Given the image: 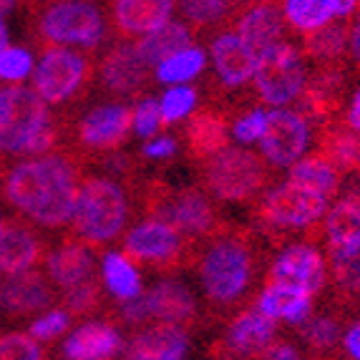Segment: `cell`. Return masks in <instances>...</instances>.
Masks as SVG:
<instances>
[{
    "instance_id": "6da1fadb",
    "label": "cell",
    "mask_w": 360,
    "mask_h": 360,
    "mask_svg": "<svg viewBox=\"0 0 360 360\" xmlns=\"http://www.w3.org/2000/svg\"><path fill=\"white\" fill-rule=\"evenodd\" d=\"M189 270L197 272L207 307L217 318H232L262 288V247L250 227L219 224L210 237L197 242Z\"/></svg>"
},
{
    "instance_id": "7a4b0ae2",
    "label": "cell",
    "mask_w": 360,
    "mask_h": 360,
    "mask_svg": "<svg viewBox=\"0 0 360 360\" xmlns=\"http://www.w3.org/2000/svg\"><path fill=\"white\" fill-rule=\"evenodd\" d=\"M81 176V162L66 149L23 156L3 176V197L28 222L43 229H60L71 224Z\"/></svg>"
},
{
    "instance_id": "3957f363",
    "label": "cell",
    "mask_w": 360,
    "mask_h": 360,
    "mask_svg": "<svg viewBox=\"0 0 360 360\" xmlns=\"http://www.w3.org/2000/svg\"><path fill=\"white\" fill-rule=\"evenodd\" d=\"M66 121L25 86L0 89V151L13 156H41L63 149Z\"/></svg>"
},
{
    "instance_id": "277c9868",
    "label": "cell",
    "mask_w": 360,
    "mask_h": 360,
    "mask_svg": "<svg viewBox=\"0 0 360 360\" xmlns=\"http://www.w3.org/2000/svg\"><path fill=\"white\" fill-rule=\"evenodd\" d=\"M25 6L30 11V33L38 51L68 46L96 53L114 36L108 13L98 0H33Z\"/></svg>"
},
{
    "instance_id": "5b68a950",
    "label": "cell",
    "mask_w": 360,
    "mask_h": 360,
    "mask_svg": "<svg viewBox=\"0 0 360 360\" xmlns=\"http://www.w3.org/2000/svg\"><path fill=\"white\" fill-rule=\"evenodd\" d=\"M131 214L134 205L124 181L108 174H84L68 234L101 252L124 237Z\"/></svg>"
},
{
    "instance_id": "8992f818",
    "label": "cell",
    "mask_w": 360,
    "mask_h": 360,
    "mask_svg": "<svg viewBox=\"0 0 360 360\" xmlns=\"http://www.w3.org/2000/svg\"><path fill=\"white\" fill-rule=\"evenodd\" d=\"M129 189H136L141 214L172 224L186 240L202 242L222 224L214 199L205 186H172L149 179L136 181Z\"/></svg>"
},
{
    "instance_id": "52a82bcc",
    "label": "cell",
    "mask_w": 360,
    "mask_h": 360,
    "mask_svg": "<svg viewBox=\"0 0 360 360\" xmlns=\"http://www.w3.org/2000/svg\"><path fill=\"white\" fill-rule=\"evenodd\" d=\"M330 210V199L320 192L297 184L288 176L280 184H270L252 202V219L259 232L272 242H280L290 234L315 232Z\"/></svg>"
},
{
    "instance_id": "ba28073f",
    "label": "cell",
    "mask_w": 360,
    "mask_h": 360,
    "mask_svg": "<svg viewBox=\"0 0 360 360\" xmlns=\"http://www.w3.org/2000/svg\"><path fill=\"white\" fill-rule=\"evenodd\" d=\"M66 121V119H63ZM134 131V108L124 98L101 101L86 108L84 114L66 121L63 149L78 162H103L106 156L121 151Z\"/></svg>"
},
{
    "instance_id": "9c48e42d",
    "label": "cell",
    "mask_w": 360,
    "mask_h": 360,
    "mask_svg": "<svg viewBox=\"0 0 360 360\" xmlns=\"http://www.w3.org/2000/svg\"><path fill=\"white\" fill-rule=\"evenodd\" d=\"M202 186L219 202L227 205H252L255 199L272 184L275 169L264 156L242 146H227L207 162L197 164Z\"/></svg>"
},
{
    "instance_id": "30bf717a",
    "label": "cell",
    "mask_w": 360,
    "mask_h": 360,
    "mask_svg": "<svg viewBox=\"0 0 360 360\" xmlns=\"http://www.w3.org/2000/svg\"><path fill=\"white\" fill-rule=\"evenodd\" d=\"M96 81V53L68 46L41 49V60L30 73V89L49 106L73 108L89 96Z\"/></svg>"
},
{
    "instance_id": "8fae6325",
    "label": "cell",
    "mask_w": 360,
    "mask_h": 360,
    "mask_svg": "<svg viewBox=\"0 0 360 360\" xmlns=\"http://www.w3.org/2000/svg\"><path fill=\"white\" fill-rule=\"evenodd\" d=\"M121 252L127 255L136 267L172 275L176 270H189L197 242L186 240L172 224L144 217L121 237Z\"/></svg>"
},
{
    "instance_id": "7c38bea8",
    "label": "cell",
    "mask_w": 360,
    "mask_h": 360,
    "mask_svg": "<svg viewBox=\"0 0 360 360\" xmlns=\"http://www.w3.org/2000/svg\"><path fill=\"white\" fill-rule=\"evenodd\" d=\"M307 81V58L295 43L280 41L259 53L252 76V91L262 103L288 106L297 101Z\"/></svg>"
},
{
    "instance_id": "4fadbf2b",
    "label": "cell",
    "mask_w": 360,
    "mask_h": 360,
    "mask_svg": "<svg viewBox=\"0 0 360 360\" xmlns=\"http://www.w3.org/2000/svg\"><path fill=\"white\" fill-rule=\"evenodd\" d=\"M96 81L103 94L114 98H139L154 84V68L141 58L136 43L116 38L111 46H103L96 58Z\"/></svg>"
},
{
    "instance_id": "5bb4252c",
    "label": "cell",
    "mask_w": 360,
    "mask_h": 360,
    "mask_svg": "<svg viewBox=\"0 0 360 360\" xmlns=\"http://www.w3.org/2000/svg\"><path fill=\"white\" fill-rule=\"evenodd\" d=\"M259 154L272 169H290L310 146V119L302 111L275 108L267 111L262 136L257 141Z\"/></svg>"
},
{
    "instance_id": "9a60e30c",
    "label": "cell",
    "mask_w": 360,
    "mask_h": 360,
    "mask_svg": "<svg viewBox=\"0 0 360 360\" xmlns=\"http://www.w3.org/2000/svg\"><path fill=\"white\" fill-rule=\"evenodd\" d=\"M60 302V290L51 283L46 270H25L15 275L0 272V312L8 318L20 320L41 315Z\"/></svg>"
},
{
    "instance_id": "2e32d148",
    "label": "cell",
    "mask_w": 360,
    "mask_h": 360,
    "mask_svg": "<svg viewBox=\"0 0 360 360\" xmlns=\"http://www.w3.org/2000/svg\"><path fill=\"white\" fill-rule=\"evenodd\" d=\"M277 338V320L259 310L255 302L234 312L222 340L212 345L214 358H262L264 348Z\"/></svg>"
},
{
    "instance_id": "e0dca14e",
    "label": "cell",
    "mask_w": 360,
    "mask_h": 360,
    "mask_svg": "<svg viewBox=\"0 0 360 360\" xmlns=\"http://www.w3.org/2000/svg\"><path fill=\"white\" fill-rule=\"evenodd\" d=\"M264 280L290 283L295 288L307 290L315 297L328 288L330 267H328V257L318 247H312L310 242H292V245H285L283 252L275 257Z\"/></svg>"
},
{
    "instance_id": "ac0fdd59",
    "label": "cell",
    "mask_w": 360,
    "mask_h": 360,
    "mask_svg": "<svg viewBox=\"0 0 360 360\" xmlns=\"http://www.w3.org/2000/svg\"><path fill=\"white\" fill-rule=\"evenodd\" d=\"M229 134H232V116L222 106L207 103L202 108H194L192 114L186 116L181 141H184L186 156L194 164H202L210 156L227 149Z\"/></svg>"
},
{
    "instance_id": "d6986e66",
    "label": "cell",
    "mask_w": 360,
    "mask_h": 360,
    "mask_svg": "<svg viewBox=\"0 0 360 360\" xmlns=\"http://www.w3.org/2000/svg\"><path fill=\"white\" fill-rule=\"evenodd\" d=\"M49 255V242L38 232V224L28 219H0V272L33 270Z\"/></svg>"
},
{
    "instance_id": "ffe728a7",
    "label": "cell",
    "mask_w": 360,
    "mask_h": 360,
    "mask_svg": "<svg viewBox=\"0 0 360 360\" xmlns=\"http://www.w3.org/2000/svg\"><path fill=\"white\" fill-rule=\"evenodd\" d=\"M174 0H108V25L114 38L139 41L174 15Z\"/></svg>"
},
{
    "instance_id": "44dd1931",
    "label": "cell",
    "mask_w": 360,
    "mask_h": 360,
    "mask_svg": "<svg viewBox=\"0 0 360 360\" xmlns=\"http://www.w3.org/2000/svg\"><path fill=\"white\" fill-rule=\"evenodd\" d=\"M232 25L257 56L272 49L275 43L285 41V30H288L280 0H250L240 6Z\"/></svg>"
},
{
    "instance_id": "7402d4cb",
    "label": "cell",
    "mask_w": 360,
    "mask_h": 360,
    "mask_svg": "<svg viewBox=\"0 0 360 360\" xmlns=\"http://www.w3.org/2000/svg\"><path fill=\"white\" fill-rule=\"evenodd\" d=\"M210 56L219 86L224 89H242L252 81L257 58L250 46L240 38L237 30H219L210 41Z\"/></svg>"
},
{
    "instance_id": "603a6c76",
    "label": "cell",
    "mask_w": 360,
    "mask_h": 360,
    "mask_svg": "<svg viewBox=\"0 0 360 360\" xmlns=\"http://www.w3.org/2000/svg\"><path fill=\"white\" fill-rule=\"evenodd\" d=\"M127 342L121 338L119 325L111 318L86 320L63 340L60 358L71 360H108L124 355Z\"/></svg>"
},
{
    "instance_id": "cb8c5ba5",
    "label": "cell",
    "mask_w": 360,
    "mask_h": 360,
    "mask_svg": "<svg viewBox=\"0 0 360 360\" xmlns=\"http://www.w3.org/2000/svg\"><path fill=\"white\" fill-rule=\"evenodd\" d=\"M96 247L86 245L73 234L58 242L53 250H49L43 259V270L51 277V283L63 292L73 285L84 283L89 277L96 275Z\"/></svg>"
},
{
    "instance_id": "d4e9b609",
    "label": "cell",
    "mask_w": 360,
    "mask_h": 360,
    "mask_svg": "<svg viewBox=\"0 0 360 360\" xmlns=\"http://www.w3.org/2000/svg\"><path fill=\"white\" fill-rule=\"evenodd\" d=\"M189 353V330L174 323L151 320L134 330L124 348V358L134 360H179Z\"/></svg>"
},
{
    "instance_id": "484cf974",
    "label": "cell",
    "mask_w": 360,
    "mask_h": 360,
    "mask_svg": "<svg viewBox=\"0 0 360 360\" xmlns=\"http://www.w3.org/2000/svg\"><path fill=\"white\" fill-rule=\"evenodd\" d=\"M146 302H149L151 320H164V323L181 325L186 330H194L199 323V307L194 300L192 290L179 280H159L151 290H146Z\"/></svg>"
},
{
    "instance_id": "4316f807",
    "label": "cell",
    "mask_w": 360,
    "mask_h": 360,
    "mask_svg": "<svg viewBox=\"0 0 360 360\" xmlns=\"http://www.w3.org/2000/svg\"><path fill=\"white\" fill-rule=\"evenodd\" d=\"M255 305L267 312L272 320L288 325H302L312 315V295L280 280H264L262 290L255 297Z\"/></svg>"
},
{
    "instance_id": "83f0119b",
    "label": "cell",
    "mask_w": 360,
    "mask_h": 360,
    "mask_svg": "<svg viewBox=\"0 0 360 360\" xmlns=\"http://www.w3.org/2000/svg\"><path fill=\"white\" fill-rule=\"evenodd\" d=\"M325 247L328 250H345L360 242V184L345 192L335 205L328 210L323 219Z\"/></svg>"
},
{
    "instance_id": "f1b7e54d",
    "label": "cell",
    "mask_w": 360,
    "mask_h": 360,
    "mask_svg": "<svg viewBox=\"0 0 360 360\" xmlns=\"http://www.w3.org/2000/svg\"><path fill=\"white\" fill-rule=\"evenodd\" d=\"M318 129L320 154L328 156L340 174L360 172V134L353 131L348 124H338V119L320 124Z\"/></svg>"
},
{
    "instance_id": "f546056e",
    "label": "cell",
    "mask_w": 360,
    "mask_h": 360,
    "mask_svg": "<svg viewBox=\"0 0 360 360\" xmlns=\"http://www.w3.org/2000/svg\"><path fill=\"white\" fill-rule=\"evenodd\" d=\"M350 20L348 15H338L330 23L320 25L302 36V53L312 63H340L348 53Z\"/></svg>"
},
{
    "instance_id": "4dcf8cb0",
    "label": "cell",
    "mask_w": 360,
    "mask_h": 360,
    "mask_svg": "<svg viewBox=\"0 0 360 360\" xmlns=\"http://www.w3.org/2000/svg\"><path fill=\"white\" fill-rule=\"evenodd\" d=\"M194 41H197L194 30L179 18V20H167L164 25H159L156 30H151V33H146V36H141L134 43H136L141 58H144L151 68H156L162 60H167L169 56L179 53L181 49L192 46Z\"/></svg>"
},
{
    "instance_id": "1f68e13d",
    "label": "cell",
    "mask_w": 360,
    "mask_h": 360,
    "mask_svg": "<svg viewBox=\"0 0 360 360\" xmlns=\"http://www.w3.org/2000/svg\"><path fill=\"white\" fill-rule=\"evenodd\" d=\"M290 179L297 181V184L307 186L312 192L325 194L328 199H333L340 192L342 174L333 167V162L320 151H312V154H302L297 162L290 167Z\"/></svg>"
},
{
    "instance_id": "d6a6232c",
    "label": "cell",
    "mask_w": 360,
    "mask_h": 360,
    "mask_svg": "<svg viewBox=\"0 0 360 360\" xmlns=\"http://www.w3.org/2000/svg\"><path fill=\"white\" fill-rule=\"evenodd\" d=\"M181 20L194 30V36L232 23L240 6L234 0H174Z\"/></svg>"
},
{
    "instance_id": "836d02e7",
    "label": "cell",
    "mask_w": 360,
    "mask_h": 360,
    "mask_svg": "<svg viewBox=\"0 0 360 360\" xmlns=\"http://www.w3.org/2000/svg\"><path fill=\"white\" fill-rule=\"evenodd\" d=\"M68 312H71L73 320H86V318H94V315H101V312H111V295L106 292L101 283V275H94L84 283L73 285V288L63 290L60 292V302Z\"/></svg>"
},
{
    "instance_id": "e575fe53",
    "label": "cell",
    "mask_w": 360,
    "mask_h": 360,
    "mask_svg": "<svg viewBox=\"0 0 360 360\" xmlns=\"http://www.w3.org/2000/svg\"><path fill=\"white\" fill-rule=\"evenodd\" d=\"M101 283L114 300H131L144 292L136 264L124 252H106L101 259Z\"/></svg>"
},
{
    "instance_id": "d590c367",
    "label": "cell",
    "mask_w": 360,
    "mask_h": 360,
    "mask_svg": "<svg viewBox=\"0 0 360 360\" xmlns=\"http://www.w3.org/2000/svg\"><path fill=\"white\" fill-rule=\"evenodd\" d=\"M328 267L338 297L360 305V245L348 250H328Z\"/></svg>"
},
{
    "instance_id": "8d00e7d4",
    "label": "cell",
    "mask_w": 360,
    "mask_h": 360,
    "mask_svg": "<svg viewBox=\"0 0 360 360\" xmlns=\"http://www.w3.org/2000/svg\"><path fill=\"white\" fill-rule=\"evenodd\" d=\"M280 8H283L288 28H292L300 36L338 18L333 0H280Z\"/></svg>"
},
{
    "instance_id": "74e56055",
    "label": "cell",
    "mask_w": 360,
    "mask_h": 360,
    "mask_svg": "<svg viewBox=\"0 0 360 360\" xmlns=\"http://www.w3.org/2000/svg\"><path fill=\"white\" fill-rule=\"evenodd\" d=\"M205 68H207L205 49H199V46L192 43V46L181 49L179 53L169 56L167 60H162V63L154 68V78H156V84L176 86V84H186V81L197 78L199 73H205Z\"/></svg>"
},
{
    "instance_id": "f35d334b",
    "label": "cell",
    "mask_w": 360,
    "mask_h": 360,
    "mask_svg": "<svg viewBox=\"0 0 360 360\" xmlns=\"http://www.w3.org/2000/svg\"><path fill=\"white\" fill-rule=\"evenodd\" d=\"M300 338L305 340V348L310 355H333V350L342 342L340 335V320L333 315H320V318H307L300 325Z\"/></svg>"
},
{
    "instance_id": "ab89813d",
    "label": "cell",
    "mask_w": 360,
    "mask_h": 360,
    "mask_svg": "<svg viewBox=\"0 0 360 360\" xmlns=\"http://www.w3.org/2000/svg\"><path fill=\"white\" fill-rule=\"evenodd\" d=\"M73 323H76V320L71 318V312H68L63 305H56V307H51V310L43 312L41 318L33 320L28 333L36 338L41 345H51V342L60 340V338L66 335V333L71 330Z\"/></svg>"
},
{
    "instance_id": "60d3db41",
    "label": "cell",
    "mask_w": 360,
    "mask_h": 360,
    "mask_svg": "<svg viewBox=\"0 0 360 360\" xmlns=\"http://www.w3.org/2000/svg\"><path fill=\"white\" fill-rule=\"evenodd\" d=\"M199 103V91L192 86L176 84L167 91L162 96V114H164V124L172 127V124H179L186 116L192 114Z\"/></svg>"
},
{
    "instance_id": "b9f144b4",
    "label": "cell",
    "mask_w": 360,
    "mask_h": 360,
    "mask_svg": "<svg viewBox=\"0 0 360 360\" xmlns=\"http://www.w3.org/2000/svg\"><path fill=\"white\" fill-rule=\"evenodd\" d=\"M49 358L46 345L30 333H0V360H41Z\"/></svg>"
},
{
    "instance_id": "7bdbcfd3",
    "label": "cell",
    "mask_w": 360,
    "mask_h": 360,
    "mask_svg": "<svg viewBox=\"0 0 360 360\" xmlns=\"http://www.w3.org/2000/svg\"><path fill=\"white\" fill-rule=\"evenodd\" d=\"M36 63L23 46H6L0 51V84H20L33 73Z\"/></svg>"
},
{
    "instance_id": "ee69618b",
    "label": "cell",
    "mask_w": 360,
    "mask_h": 360,
    "mask_svg": "<svg viewBox=\"0 0 360 360\" xmlns=\"http://www.w3.org/2000/svg\"><path fill=\"white\" fill-rule=\"evenodd\" d=\"M167 127L162 114V101H156L151 96H139L134 103V134L141 139H149L154 134H159Z\"/></svg>"
},
{
    "instance_id": "f6af8a7d",
    "label": "cell",
    "mask_w": 360,
    "mask_h": 360,
    "mask_svg": "<svg viewBox=\"0 0 360 360\" xmlns=\"http://www.w3.org/2000/svg\"><path fill=\"white\" fill-rule=\"evenodd\" d=\"M264 119H267V114H264L262 108H250L247 114L234 116L232 119V136L245 146L257 144L259 136H262Z\"/></svg>"
},
{
    "instance_id": "bcb514c9",
    "label": "cell",
    "mask_w": 360,
    "mask_h": 360,
    "mask_svg": "<svg viewBox=\"0 0 360 360\" xmlns=\"http://www.w3.org/2000/svg\"><path fill=\"white\" fill-rule=\"evenodd\" d=\"M179 144H176L174 136L169 134H154V136L146 139V144L141 146V156L151 159V162H164V159H172L176 154Z\"/></svg>"
},
{
    "instance_id": "7dc6e473",
    "label": "cell",
    "mask_w": 360,
    "mask_h": 360,
    "mask_svg": "<svg viewBox=\"0 0 360 360\" xmlns=\"http://www.w3.org/2000/svg\"><path fill=\"white\" fill-rule=\"evenodd\" d=\"M300 350L295 348L292 342H288V340H280V338H275V340L264 348V353H262V358H270V360H297L300 358Z\"/></svg>"
},
{
    "instance_id": "c3c4849f",
    "label": "cell",
    "mask_w": 360,
    "mask_h": 360,
    "mask_svg": "<svg viewBox=\"0 0 360 360\" xmlns=\"http://www.w3.org/2000/svg\"><path fill=\"white\" fill-rule=\"evenodd\" d=\"M340 348L345 350V355H348V358H358L360 360V323L350 325L348 333L342 335Z\"/></svg>"
},
{
    "instance_id": "681fc988",
    "label": "cell",
    "mask_w": 360,
    "mask_h": 360,
    "mask_svg": "<svg viewBox=\"0 0 360 360\" xmlns=\"http://www.w3.org/2000/svg\"><path fill=\"white\" fill-rule=\"evenodd\" d=\"M348 53L353 58L355 68L360 71V11L355 13L353 23H350V43H348Z\"/></svg>"
},
{
    "instance_id": "f907efd6",
    "label": "cell",
    "mask_w": 360,
    "mask_h": 360,
    "mask_svg": "<svg viewBox=\"0 0 360 360\" xmlns=\"http://www.w3.org/2000/svg\"><path fill=\"white\" fill-rule=\"evenodd\" d=\"M345 124H348L353 131L360 134V91L353 96V103H350L348 114H345Z\"/></svg>"
},
{
    "instance_id": "816d5d0a",
    "label": "cell",
    "mask_w": 360,
    "mask_h": 360,
    "mask_svg": "<svg viewBox=\"0 0 360 360\" xmlns=\"http://www.w3.org/2000/svg\"><path fill=\"white\" fill-rule=\"evenodd\" d=\"M333 3H335L338 15H353L360 6V0H333Z\"/></svg>"
},
{
    "instance_id": "f5cc1de1",
    "label": "cell",
    "mask_w": 360,
    "mask_h": 360,
    "mask_svg": "<svg viewBox=\"0 0 360 360\" xmlns=\"http://www.w3.org/2000/svg\"><path fill=\"white\" fill-rule=\"evenodd\" d=\"M6 46H11V33H8V25L0 18V51L6 49Z\"/></svg>"
},
{
    "instance_id": "db71d44e",
    "label": "cell",
    "mask_w": 360,
    "mask_h": 360,
    "mask_svg": "<svg viewBox=\"0 0 360 360\" xmlns=\"http://www.w3.org/2000/svg\"><path fill=\"white\" fill-rule=\"evenodd\" d=\"M15 3H18V0H0V18H6L8 13L15 8Z\"/></svg>"
},
{
    "instance_id": "11a10c76",
    "label": "cell",
    "mask_w": 360,
    "mask_h": 360,
    "mask_svg": "<svg viewBox=\"0 0 360 360\" xmlns=\"http://www.w3.org/2000/svg\"><path fill=\"white\" fill-rule=\"evenodd\" d=\"M234 3H237V6H245V3H250V0H234Z\"/></svg>"
},
{
    "instance_id": "9f6ffc18",
    "label": "cell",
    "mask_w": 360,
    "mask_h": 360,
    "mask_svg": "<svg viewBox=\"0 0 360 360\" xmlns=\"http://www.w3.org/2000/svg\"><path fill=\"white\" fill-rule=\"evenodd\" d=\"M0 154H3V151H0ZM0 176H3V159H0Z\"/></svg>"
},
{
    "instance_id": "6f0895ef",
    "label": "cell",
    "mask_w": 360,
    "mask_h": 360,
    "mask_svg": "<svg viewBox=\"0 0 360 360\" xmlns=\"http://www.w3.org/2000/svg\"><path fill=\"white\" fill-rule=\"evenodd\" d=\"M23 3H33V0H23Z\"/></svg>"
},
{
    "instance_id": "680465c9",
    "label": "cell",
    "mask_w": 360,
    "mask_h": 360,
    "mask_svg": "<svg viewBox=\"0 0 360 360\" xmlns=\"http://www.w3.org/2000/svg\"><path fill=\"white\" fill-rule=\"evenodd\" d=\"M0 219H3V217H0Z\"/></svg>"
}]
</instances>
